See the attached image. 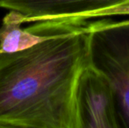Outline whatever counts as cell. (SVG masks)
Wrapping results in <instances>:
<instances>
[{"label": "cell", "instance_id": "cell-3", "mask_svg": "<svg viewBox=\"0 0 129 128\" xmlns=\"http://www.w3.org/2000/svg\"><path fill=\"white\" fill-rule=\"evenodd\" d=\"M126 0H0V7L22 16L23 24L44 20L77 23L84 14Z\"/></svg>", "mask_w": 129, "mask_h": 128}, {"label": "cell", "instance_id": "cell-2", "mask_svg": "<svg viewBox=\"0 0 129 128\" xmlns=\"http://www.w3.org/2000/svg\"><path fill=\"white\" fill-rule=\"evenodd\" d=\"M84 23L90 66L108 85L117 128H129V19Z\"/></svg>", "mask_w": 129, "mask_h": 128}, {"label": "cell", "instance_id": "cell-7", "mask_svg": "<svg viewBox=\"0 0 129 128\" xmlns=\"http://www.w3.org/2000/svg\"><path fill=\"white\" fill-rule=\"evenodd\" d=\"M0 128H24V127L16 126V125H9V124H4V123H0Z\"/></svg>", "mask_w": 129, "mask_h": 128}, {"label": "cell", "instance_id": "cell-6", "mask_svg": "<svg viewBox=\"0 0 129 128\" xmlns=\"http://www.w3.org/2000/svg\"><path fill=\"white\" fill-rule=\"evenodd\" d=\"M119 16H129V0H126L112 6L88 12L84 14L77 23L87 22L91 19H104Z\"/></svg>", "mask_w": 129, "mask_h": 128}, {"label": "cell", "instance_id": "cell-4", "mask_svg": "<svg viewBox=\"0 0 129 128\" xmlns=\"http://www.w3.org/2000/svg\"><path fill=\"white\" fill-rule=\"evenodd\" d=\"M82 128H117L107 83L90 66L81 88Z\"/></svg>", "mask_w": 129, "mask_h": 128}, {"label": "cell", "instance_id": "cell-5", "mask_svg": "<svg viewBox=\"0 0 129 128\" xmlns=\"http://www.w3.org/2000/svg\"><path fill=\"white\" fill-rule=\"evenodd\" d=\"M34 23L29 27L22 28V16L9 11L0 26V54H13L28 49L49 37L54 28L53 20Z\"/></svg>", "mask_w": 129, "mask_h": 128}, {"label": "cell", "instance_id": "cell-1", "mask_svg": "<svg viewBox=\"0 0 129 128\" xmlns=\"http://www.w3.org/2000/svg\"><path fill=\"white\" fill-rule=\"evenodd\" d=\"M50 36L0 54V123L24 128H82L81 88L90 66L85 23L53 19Z\"/></svg>", "mask_w": 129, "mask_h": 128}]
</instances>
